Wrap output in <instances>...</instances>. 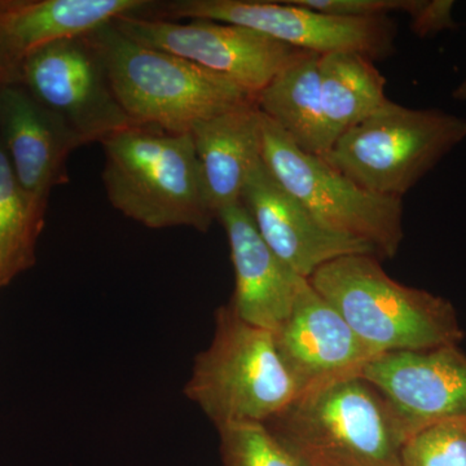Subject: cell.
I'll return each instance as SVG.
<instances>
[{"label":"cell","instance_id":"1","mask_svg":"<svg viewBox=\"0 0 466 466\" xmlns=\"http://www.w3.org/2000/svg\"><path fill=\"white\" fill-rule=\"evenodd\" d=\"M100 144L104 188L126 218L150 229L202 233L216 222L191 133L130 125Z\"/></svg>","mask_w":466,"mask_h":466},{"label":"cell","instance_id":"2","mask_svg":"<svg viewBox=\"0 0 466 466\" xmlns=\"http://www.w3.org/2000/svg\"><path fill=\"white\" fill-rule=\"evenodd\" d=\"M113 94L134 125L173 134L220 113L256 103L238 85L167 51L135 42L112 23L86 34Z\"/></svg>","mask_w":466,"mask_h":466},{"label":"cell","instance_id":"3","mask_svg":"<svg viewBox=\"0 0 466 466\" xmlns=\"http://www.w3.org/2000/svg\"><path fill=\"white\" fill-rule=\"evenodd\" d=\"M380 260L342 257L321 266L309 283L376 354L459 345L464 332L452 303L398 283Z\"/></svg>","mask_w":466,"mask_h":466},{"label":"cell","instance_id":"4","mask_svg":"<svg viewBox=\"0 0 466 466\" xmlns=\"http://www.w3.org/2000/svg\"><path fill=\"white\" fill-rule=\"evenodd\" d=\"M312 466H400L408 434L360 375L309 389L265 424Z\"/></svg>","mask_w":466,"mask_h":466},{"label":"cell","instance_id":"5","mask_svg":"<svg viewBox=\"0 0 466 466\" xmlns=\"http://www.w3.org/2000/svg\"><path fill=\"white\" fill-rule=\"evenodd\" d=\"M184 394L219 429L267 424L300 390L279 354L274 333L242 320L227 303L217 309L213 339L195 358Z\"/></svg>","mask_w":466,"mask_h":466},{"label":"cell","instance_id":"6","mask_svg":"<svg viewBox=\"0 0 466 466\" xmlns=\"http://www.w3.org/2000/svg\"><path fill=\"white\" fill-rule=\"evenodd\" d=\"M465 139L462 116L389 100L321 158L368 192L403 198Z\"/></svg>","mask_w":466,"mask_h":466},{"label":"cell","instance_id":"7","mask_svg":"<svg viewBox=\"0 0 466 466\" xmlns=\"http://www.w3.org/2000/svg\"><path fill=\"white\" fill-rule=\"evenodd\" d=\"M262 159L325 228L367 242L380 259L397 256L404 238L403 198L366 191L323 158L303 152L263 115Z\"/></svg>","mask_w":466,"mask_h":466},{"label":"cell","instance_id":"8","mask_svg":"<svg viewBox=\"0 0 466 466\" xmlns=\"http://www.w3.org/2000/svg\"><path fill=\"white\" fill-rule=\"evenodd\" d=\"M140 16L232 24L299 50L319 55L357 52L373 61L394 55L398 35L391 17H337L294 0H168L152 2Z\"/></svg>","mask_w":466,"mask_h":466},{"label":"cell","instance_id":"9","mask_svg":"<svg viewBox=\"0 0 466 466\" xmlns=\"http://www.w3.org/2000/svg\"><path fill=\"white\" fill-rule=\"evenodd\" d=\"M112 24L135 42L226 76L254 99L279 72L306 52L248 27L217 21L179 23L125 15Z\"/></svg>","mask_w":466,"mask_h":466},{"label":"cell","instance_id":"10","mask_svg":"<svg viewBox=\"0 0 466 466\" xmlns=\"http://www.w3.org/2000/svg\"><path fill=\"white\" fill-rule=\"evenodd\" d=\"M16 84L78 137L101 143L134 125L116 101L100 57L86 35L64 39L27 55Z\"/></svg>","mask_w":466,"mask_h":466},{"label":"cell","instance_id":"11","mask_svg":"<svg viewBox=\"0 0 466 466\" xmlns=\"http://www.w3.org/2000/svg\"><path fill=\"white\" fill-rule=\"evenodd\" d=\"M360 376L388 400L408 437L425 426L466 419V355L459 345L380 354Z\"/></svg>","mask_w":466,"mask_h":466},{"label":"cell","instance_id":"12","mask_svg":"<svg viewBox=\"0 0 466 466\" xmlns=\"http://www.w3.org/2000/svg\"><path fill=\"white\" fill-rule=\"evenodd\" d=\"M241 204L267 247L308 280L321 266L342 257L355 254L377 257L376 250L367 242L321 226L279 183L263 159L253 167L245 182Z\"/></svg>","mask_w":466,"mask_h":466},{"label":"cell","instance_id":"13","mask_svg":"<svg viewBox=\"0 0 466 466\" xmlns=\"http://www.w3.org/2000/svg\"><path fill=\"white\" fill-rule=\"evenodd\" d=\"M274 337L279 354L300 394L345 377L359 376L372 359L379 357L309 280L300 289L289 318Z\"/></svg>","mask_w":466,"mask_h":466},{"label":"cell","instance_id":"14","mask_svg":"<svg viewBox=\"0 0 466 466\" xmlns=\"http://www.w3.org/2000/svg\"><path fill=\"white\" fill-rule=\"evenodd\" d=\"M0 140L24 191L47 208L52 189L67 182L78 137L23 86L11 84L0 88Z\"/></svg>","mask_w":466,"mask_h":466},{"label":"cell","instance_id":"15","mask_svg":"<svg viewBox=\"0 0 466 466\" xmlns=\"http://www.w3.org/2000/svg\"><path fill=\"white\" fill-rule=\"evenodd\" d=\"M217 220L225 228L235 271L229 305L247 323L276 332L289 318L308 279L267 247L244 205L225 208Z\"/></svg>","mask_w":466,"mask_h":466},{"label":"cell","instance_id":"16","mask_svg":"<svg viewBox=\"0 0 466 466\" xmlns=\"http://www.w3.org/2000/svg\"><path fill=\"white\" fill-rule=\"evenodd\" d=\"M152 0H0V39L18 66L32 52L94 32Z\"/></svg>","mask_w":466,"mask_h":466},{"label":"cell","instance_id":"17","mask_svg":"<svg viewBox=\"0 0 466 466\" xmlns=\"http://www.w3.org/2000/svg\"><path fill=\"white\" fill-rule=\"evenodd\" d=\"M191 135L218 219L220 211L241 204L245 182L262 161V113L257 103L247 104L198 122Z\"/></svg>","mask_w":466,"mask_h":466},{"label":"cell","instance_id":"18","mask_svg":"<svg viewBox=\"0 0 466 466\" xmlns=\"http://www.w3.org/2000/svg\"><path fill=\"white\" fill-rule=\"evenodd\" d=\"M319 58L315 52H303L259 92L256 103L299 148L324 157L332 142L321 106Z\"/></svg>","mask_w":466,"mask_h":466},{"label":"cell","instance_id":"19","mask_svg":"<svg viewBox=\"0 0 466 466\" xmlns=\"http://www.w3.org/2000/svg\"><path fill=\"white\" fill-rule=\"evenodd\" d=\"M321 106L330 142L388 103L386 78L375 61L357 52L320 55Z\"/></svg>","mask_w":466,"mask_h":466},{"label":"cell","instance_id":"20","mask_svg":"<svg viewBox=\"0 0 466 466\" xmlns=\"http://www.w3.org/2000/svg\"><path fill=\"white\" fill-rule=\"evenodd\" d=\"M46 210L18 183L0 140V288L35 263Z\"/></svg>","mask_w":466,"mask_h":466},{"label":"cell","instance_id":"21","mask_svg":"<svg viewBox=\"0 0 466 466\" xmlns=\"http://www.w3.org/2000/svg\"><path fill=\"white\" fill-rule=\"evenodd\" d=\"M223 466H312L265 424H235L217 429Z\"/></svg>","mask_w":466,"mask_h":466},{"label":"cell","instance_id":"22","mask_svg":"<svg viewBox=\"0 0 466 466\" xmlns=\"http://www.w3.org/2000/svg\"><path fill=\"white\" fill-rule=\"evenodd\" d=\"M400 466H466V419L425 426L408 437Z\"/></svg>","mask_w":466,"mask_h":466},{"label":"cell","instance_id":"23","mask_svg":"<svg viewBox=\"0 0 466 466\" xmlns=\"http://www.w3.org/2000/svg\"><path fill=\"white\" fill-rule=\"evenodd\" d=\"M321 14L345 18L391 17L390 15L410 14L415 0H294Z\"/></svg>","mask_w":466,"mask_h":466},{"label":"cell","instance_id":"24","mask_svg":"<svg viewBox=\"0 0 466 466\" xmlns=\"http://www.w3.org/2000/svg\"><path fill=\"white\" fill-rule=\"evenodd\" d=\"M452 0H415L408 17L410 21V30L419 38L434 36L446 30H455L458 27L453 18Z\"/></svg>","mask_w":466,"mask_h":466},{"label":"cell","instance_id":"25","mask_svg":"<svg viewBox=\"0 0 466 466\" xmlns=\"http://www.w3.org/2000/svg\"><path fill=\"white\" fill-rule=\"evenodd\" d=\"M18 66L0 39V88L5 85L16 84Z\"/></svg>","mask_w":466,"mask_h":466},{"label":"cell","instance_id":"26","mask_svg":"<svg viewBox=\"0 0 466 466\" xmlns=\"http://www.w3.org/2000/svg\"><path fill=\"white\" fill-rule=\"evenodd\" d=\"M453 99L466 101V78L452 92Z\"/></svg>","mask_w":466,"mask_h":466}]
</instances>
